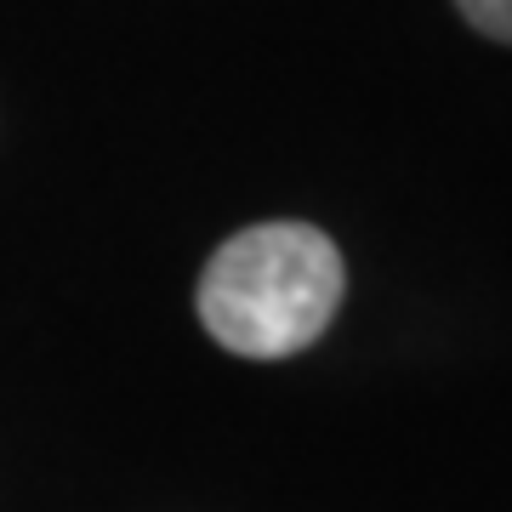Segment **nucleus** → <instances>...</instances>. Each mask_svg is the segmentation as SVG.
Instances as JSON below:
<instances>
[{
    "label": "nucleus",
    "mask_w": 512,
    "mask_h": 512,
    "mask_svg": "<svg viewBox=\"0 0 512 512\" xmlns=\"http://www.w3.org/2000/svg\"><path fill=\"white\" fill-rule=\"evenodd\" d=\"M342 251L308 222H256L200 274V325L239 359H291L342 308Z\"/></svg>",
    "instance_id": "nucleus-1"
},
{
    "label": "nucleus",
    "mask_w": 512,
    "mask_h": 512,
    "mask_svg": "<svg viewBox=\"0 0 512 512\" xmlns=\"http://www.w3.org/2000/svg\"><path fill=\"white\" fill-rule=\"evenodd\" d=\"M456 12L473 23L478 35L512 46V0H456Z\"/></svg>",
    "instance_id": "nucleus-2"
}]
</instances>
